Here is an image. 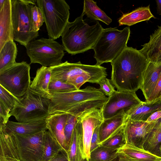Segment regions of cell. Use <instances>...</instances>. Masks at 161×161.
<instances>
[{
    "mask_svg": "<svg viewBox=\"0 0 161 161\" xmlns=\"http://www.w3.org/2000/svg\"><path fill=\"white\" fill-rule=\"evenodd\" d=\"M68 114L62 112H56L49 115L46 118V127L53 136L59 142L67 153L68 150L64 129Z\"/></svg>",
    "mask_w": 161,
    "mask_h": 161,
    "instance_id": "cell-16",
    "label": "cell"
},
{
    "mask_svg": "<svg viewBox=\"0 0 161 161\" xmlns=\"http://www.w3.org/2000/svg\"><path fill=\"white\" fill-rule=\"evenodd\" d=\"M161 144V118L157 122L146 139L143 149L153 153L159 148Z\"/></svg>",
    "mask_w": 161,
    "mask_h": 161,
    "instance_id": "cell-29",
    "label": "cell"
},
{
    "mask_svg": "<svg viewBox=\"0 0 161 161\" xmlns=\"http://www.w3.org/2000/svg\"><path fill=\"white\" fill-rule=\"evenodd\" d=\"M161 118V110L155 112L150 115L146 121L147 122H153Z\"/></svg>",
    "mask_w": 161,
    "mask_h": 161,
    "instance_id": "cell-41",
    "label": "cell"
},
{
    "mask_svg": "<svg viewBox=\"0 0 161 161\" xmlns=\"http://www.w3.org/2000/svg\"><path fill=\"white\" fill-rule=\"evenodd\" d=\"M159 151L160 153L161 154V144L159 148Z\"/></svg>",
    "mask_w": 161,
    "mask_h": 161,
    "instance_id": "cell-46",
    "label": "cell"
},
{
    "mask_svg": "<svg viewBox=\"0 0 161 161\" xmlns=\"http://www.w3.org/2000/svg\"><path fill=\"white\" fill-rule=\"evenodd\" d=\"M11 0H6L0 9V49L8 41L14 40Z\"/></svg>",
    "mask_w": 161,
    "mask_h": 161,
    "instance_id": "cell-17",
    "label": "cell"
},
{
    "mask_svg": "<svg viewBox=\"0 0 161 161\" xmlns=\"http://www.w3.org/2000/svg\"><path fill=\"white\" fill-rule=\"evenodd\" d=\"M31 28L32 31L38 32L44 22L42 10L37 4L33 5L31 9Z\"/></svg>",
    "mask_w": 161,
    "mask_h": 161,
    "instance_id": "cell-32",
    "label": "cell"
},
{
    "mask_svg": "<svg viewBox=\"0 0 161 161\" xmlns=\"http://www.w3.org/2000/svg\"><path fill=\"white\" fill-rule=\"evenodd\" d=\"M157 120L150 123L127 118L124 125L126 144L144 149V144Z\"/></svg>",
    "mask_w": 161,
    "mask_h": 161,
    "instance_id": "cell-13",
    "label": "cell"
},
{
    "mask_svg": "<svg viewBox=\"0 0 161 161\" xmlns=\"http://www.w3.org/2000/svg\"><path fill=\"white\" fill-rule=\"evenodd\" d=\"M37 0H11L14 40L25 47L39 36V32L32 31L31 9Z\"/></svg>",
    "mask_w": 161,
    "mask_h": 161,
    "instance_id": "cell-8",
    "label": "cell"
},
{
    "mask_svg": "<svg viewBox=\"0 0 161 161\" xmlns=\"http://www.w3.org/2000/svg\"><path fill=\"white\" fill-rule=\"evenodd\" d=\"M161 110V100L150 102H142L135 106L126 114L127 119L146 121L156 111Z\"/></svg>",
    "mask_w": 161,
    "mask_h": 161,
    "instance_id": "cell-24",
    "label": "cell"
},
{
    "mask_svg": "<svg viewBox=\"0 0 161 161\" xmlns=\"http://www.w3.org/2000/svg\"><path fill=\"white\" fill-rule=\"evenodd\" d=\"M6 0H0V9L3 7Z\"/></svg>",
    "mask_w": 161,
    "mask_h": 161,
    "instance_id": "cell-45",
    "label": "cell"
},
{
    "mask_svg": "<svg viewBox=\"0 0 161 161\" xmlns=\"http://www.w3.org/2000/svg\"><path fill=\"white\" fill-rule=\"evenodd\" d=\"M142 46L139 51L149 62L161 63V25L150 36L149 42Z\"/></svg>",
    "mask_w": 161,
    "mask_h": 161,
    "instance_id": "cell-18",
    "label": "cell"
},
{
    "mask_svg": "<svg viewBox=\"0 0 161 161\" xmlns=\"http://www.w3.org/2000/svg\"><path fill=\"white\" fill-rule=\"evenodd\" d=\"M77 90L78 89L72 85L55 80H51L48 87L50 93H64Z\"/></svg>",
    "mask_w": 161,
    "mask_h": 161,
    "instance_id": "cell-33",
    "label": "cell"
},
{
    "mask_svg": "<svg viewBox=\"0 0 161 161\" xmlns=\"http://www.w3.org/2000/svg\"><path fill=\"white\" fill-rule=\"evenodd\" d=\"M78 119L67 154L69 161H89L83 156L82 127L80 120Z\"/></svg>",
    "mask_w": 161,
    "mask_h": 161,
    "instance_id": "cell-21",
    "label": "cell"
},
{
    "mask_svg": "<svg viewBox=\"0 0 161 161\" xmlns=\"http://www.w3.org/2000/svg\"><path fill=\"white\" fill-rule=\"evenodd\" d=\"M100 125L95 129L93 133L91 140L90 148V152L100 145V142L99 136Z\"/></svg>",
    "mask_w": 161,
    "mask_h": 161,
    "instance_id": "cell-39",
    "label": "cell"
},
{
    "mask_svg": "<svg viewBox=\"0 0 161 161\" xmlns=\"http://www.w3.org/2000/svg\"><path fill=\"white\" fill-rule=\"evenodd\" d=\"M19 98L0 85V102L10 111L13 110Z\"/></svg>",
    "mask_w": 161,
    "mask_h": 161,
    "instance_id": "cell-34",
    "label": "cell"
},
{
    "mask_svg": "<svg viewBox=\"0 0 161 161\" xmlns=\"http://www.w3.org/2000/svg\"><path fill=\"white\" fill-rule=\"evenodd\" d=\"M98 84L100 85L101 90L106 96L108 97L116 91L115 87L112 84L110 80L106 77L102 79Z\"/></svg>",
    "mask_w": 161,
    "mask_h": 161,
    "instance_id": "cell-36",
    "label": "cell"
},
{
    "mask_svg": "<svg viewBox=\"0 0 161 161\" xmlns=\"http://www.w3.org/2000/svg\"><path fill=\"white\" fill-rule=\"evenodd\" d=\"M64 152L66 153L51 133L48 130H46L44 136L42 161H47L59 153Z\"/></svg>",
    "mask_w": 161,
    "mask_h": 161,
    "instance_id": "cell-27",
    "label": "cell"
},
{
    "mask_svg": "<svg viewBox=\"0 0 161 161\" xmlns=\"http://www.w3.org/2000/svg\"><path fill=\"white\" fill-rule=\"evenodd\" d=\"M126 119L125 114L122 112L112 118L104 119L99 126L100 145L118 131L123 126Z\"/></svg>",
    "mask_w": 161,
    "mask_h": 161,
    "instance_id": "cell-22",
    "label": "cell"
},
{
    "mask_svg": "<svg viewBox=\"0 0 161 161\" xmlns=\"http://www.w3.org/2000/svg\"><path fill=\"white\" fill-rule=\"evenodd\" d=\"M124 125L116 133L106 140L101 145L116 150L122 147L126 144L124 133Z\"/></svg>",
    "mask_w": 161,
    "mask_h": 161,
    "instance_id": "cell-31",
    "label": "cell"
},
{
    "mask_svg": "<svg viewBox=\"0 0 161 161\" xmlns=\"http://www.w3.org/2000/svg\"><path fill=\"white\" fill-rule=\"evenodd\" d=\"M161 73V63L149 62L145 71L140 89L148 100Z\"/></svg>",
    "mask_w": 161,
    "mask_h": 161,
    "instance_id": "cell-19",
    "label": "cell"
},
{
    "mask_svg": "<svg viewBox=\"0 0 161 161\" xmlns=\"http://www.w3.org/2000/svg\"><path fill=\"white\" fill-rule=\"evenodd\" d=\"M30 69L26 62H17L0 72V85L16 97H21L30 87Z\"/></svg>",
    "mask_w": 161,
    "mask_h": 161,
    "instance_id": "cell-10",
    "label": "cell"
},
{
    "mask_svg": "<svg viewBox=\"0 0 161 161\" xmlns=\"http://www.w3.org/2000/svg\"><path fill=\"white\" fill-rule=\"evenodd\" d=\"M161 100V73L153 91L147 102Z\"/></svg>",
    "mask_w": 161,
    "mask_h": 161,
    "instance_id": "cell-37",
    "label": "cell"
},
{
    "mask_svg": "<svg viewBox=\"0 0 161 161\" xmlns=\"http://www.w3.org/2000/svg\"><path fill=\"white\" fill-rule=\"evenodd\" d=\"M46 119L23 122L8 120L4 125H0V131L8 134L15 133L23 135L34 134L47 130Z\"/></svg>",
    "mask_w": 161,
    "mask_h": 161,
    "instance_id": "cell-15",
    "label": "cell"
},
{
    "mask_svg": "<svg viewBox=\"0 0 161 161\" xmlns=\"http://www.w3.org/2000/svg\"><path fill=\"white\" fill-rule=\"evenodd\" d=\"M155 18L151 13L150 6L139 7L131 12L124 14L118 20L119 25L130 26L139 22Z\"/></svg>",
    "mask_w": 161,
    "mask_h": 161,
    "instance_id": "cell-25",
    "label": "cell"
},
{
    "mask_svg": "<svg viewBox=\"0 0 161 161\" xmlns=\"http://www.w3.org/2000/svg\"><path fill=\"white\" fill-rule=\"evenodd\" d=\"M78 118L68 114V119L64 129V134L68 149L71 142L74 130L78 122Z\"/></svg>",
    "mask_w": 161,
    "mask_h": 161,
    "instance_id": "cell-35",
    "label": "cell"
},
{
    "mask_svg": "<svg viewBox=\"0 0 161 161\" xmlns=\"http://www.w3.org/2000/svg\"><path fill=\"white\" fill-rule=\"evenodd\" d=\"M17 48L13 40L7 42L0 49V72L8 68L17 62Z\"/></svg>",
    "mask_w": 161,
    "mask_h": 161,
    "instance_id": "cell-26",
    "label": "cell"
},
{
    "mask_svg": "<svg viewBox=\"0 0 161 161\" xmlns=\"http://www.w3.org/2000/svg\"><path fill=\"white\" fill-rule=\"evenodd\" d=\"M157 5V13L160 15H161V0H156Z\"/></svg>",
    "mask_w": 161,
    "mask_h": 161,
    "instance_id": "cell-43",
    "label": "cell"
},
{
    "mask_svg": "<svg viewBox=\"0 0 161 161\" xmlns=\"http://www.w3.org/2000/svg\"><path fill=\"white\" fill-rule=\"evenodd\" d=\"M50 94L49 115L62 112L78 118L88 110L102 108L108 98L100 88L91 86L82 89Z\"/></svg>",
    "mask_w": 161,
    "mask_h": 161,
    "instance_id": "cell-2",
    "label": "cell"
},
{
    "mask_svg": "<svg viewBox=\"0 0 161 161\" xmlns=\"http://www.w3.org/2000/svg\"><path fill=\"white\" fill-rule=\"evenodd\" d=\"M118 153L126 161H161V156L128 144L118 149Z\"/></svg>",
    "mask_w": 161,
    "mask_h": 161,
    "instance_id": "cell-20",
    "label": "cell"
},
{
    "mask_svg": "<svg viewBox=\"0 0 161 161\" xmlns=\"http://www.w3.org/2000/svg\"><path fill=\"white\" fill-rule=\"evenodd\" d=\"M46 130L29 135L8 134L0 131V156L20 161H42Z\"/></svg>",
    "mask_w": 161,
    "mask_h": 161,
    "instance_id": "cell-3",
    "label": "cell"
},
{
    "mask_svg": "<svg viewBox=\"0 0 161 161\" xmlns=\"http://www.w3.org/2000/svg\"><path fill=\"white\" fill-rule=\"evenodd\" d=\"M0 161H20L13 157L8 156H0Z\"/></svg>",
    "mask_w": 161,
    "mask_h": 161,
    "instance_id": "cell-42",
    "label": "cell"
},
{
    "mask_svg": "<svg viewBox=\"0 0 161 161\" xmlns=\"http://www.w3.org/2000/svg\"><path fill=\"white\" fill-rule=\"evenodd\" d=\"M36 4L42 10L49 38H59L69 22V6L64 0H37Z\"/></svg>",
    "mask_w": 161,
    "mask_h": 161,
    "instance_id": "cell-7",
    "label": "cell"
},
{
    "mask_svg": "<svg viewBox=\"0 0 161 161\" xmlns=\"http://www.w3.org/2000/svg\"><path fill=\"white\" fill-rule=\"evenodd\" d=\"M10 111L0 102V125H4L9 120Z\"/></svg>",
    "mask_w": 161,
    "mask_h": 161,
    "instance_id": "cell-38",
    "label": "cell"
},
{
    "mask_svg": "<svg viewBox=\"0 0 161 161\" xmlns=\"http://www.w3.org/2000/svg\"><path fill=\"white\" fill-rule=\"evenodd\" d=\"M130 28L119 30L116 28L103 29L92 49L96 64L111 62L127 47Z\"/></svg>",
    "mask_w": 161,
    "mask_h": 161,
    "instance_id": "cell-5",
    "label": "cell"
},
{
    "mask_svg": "<svg viewBox=\"0 0 161 161\" xmlns=\"http://www.w3.org/2000/svg\"><path fill=\"white\" fill-rule=\"evenodd\" d=\"M148 62L139 50L127 46L111 62L112 84L118 91L136 92L140 89Z\"/></svg>",
    "mask_w": 161,
    "mask_h": 161,
    "instance_id": "cell-1",
    "label": "cell"
},
{
    "mask_svg": "<svg viewBox=\"0 0 161 161\" xmlns=\"http://www.w3.org/2000/svg\"><path fill=\"white\" fill-rule=\"evenodd\" d=\"M118 150L101 145L90 152L89 161H111L118 155Z\"/></svg>",
    "mask_w": 161,
    "mask_h": 161,
    "instance_id": "cell-30",
    "label": "cell"
},
{
    "mask_svg": "<svg viewBox=\"0 0 161 161\" xmlns=\"http://www.w3.org/2000/svg\"><path fill=\"white\" fill-rule=\"evenodd\" d=\"M50 99L31 90L19 98L14 108L10 112L19 122L31 121L46 118L49 115Z\"/></svg>",
    "mask_w": 161,
    "mask_h": 161,
    "instance_id": "cell-6",
    "label": "cell"
},
{
    "mask_svg": "<svg viewBox=\"0 0 161 161\" xmlns=\"http://www.w3.org/2000/svg\"><path fill=\"white\" fill-rule=\"evenodd\" d=\"M82 13L73 22H69L61 35L64 50L72 55L92 49L103 28L97 21L92 25L83 19Z\"/></svg>",
    "mask_w": 161,
    "mask_h": 161,
    "instance_id": "cell-4",
    "label": "cell"
},
{
    "mask_svg": "<svg viewBox=\"0 0 161 161\" xmlns=\"http://www.w3.org/2000/svg\"><path fill=\"white\" fill-rule=\"evenodd\" d=\"M30 64L38 63L42 66L51 67L62 63L64 48L55 40L42 38L29 43L25 47Z\"/></svg>",
    "mask_w": 161,
    "mask_h": 161,
    "instance_id": "cell-9",
    "label": "cell"
},
{
    "mask_svg": "<svg viewBox=\"0 0 161 161\" xmlns=\"http://www.w3.org/2000/svg\"><path fill=\"white\" fill-rule=\"evenodd\" d=\"M51 76L50 67L42 66L37 70L36 76L31 82L30 89L43 97L50 99V94L48 87Z\"/></svg>",
    "mask_w": 161,
    "mask_h": 161,
    "instance_id": "cell-23",
    "label": "cell"
},
{
    "mask_svg": "<svg viewBox=\"0 0 161 161\" xmlns=\"http://www.w3.org/2000/svg\"><path fill=\"white\" fill-rule=\"evenodd\" d=\"M47 161H69L66 152L59 153Z\"/></svg>",
    "mask_w": 161,
    "mask_h": 161,
    "instance_id": "cell-40",
    "label": "cell"
},
{
    "mask_svg": "<svg viewBox=\"0 0 161 161\" xmlns=\"http://www.w3.org/2000/svg\"><path fill=\"white\" fill-rule=\"evenodd\" d=\"M102 108L103 119L112 118L124 112L126 114L132 108L141 103L136 92L116 91L108 97Z\"/></svg>",
    "mask_w": 161,
    "mask_h": 161,
    "instance_id": "cell-12",
    "label": "cell"
},
{
    "mask_svg": "<svg viewBox=\"0 0 161 161\" xmlns=\"http://www.w3.org/2000/svg\"><path fill=\"white\" fill-rule=\"evenodd\" d=\"M82 13L91 19L100 21L108 25L112 19L97 5V3L92 0H84Z\"/></svg>",
    "mask_w": 161,
    "mask_h": 161,
    "instance_id": "cell-28",
    "label": "cell"
},
{
    "mask_svg": "<svg viewBox=\"0 0 161 161\" xmlns=\"http://www.w3.org/2000/svg\"><path fill=\"white\" fill-rule=\"evenodd\" d=\"M78 118L82 127V148L83 156L88 160L90 157L91 138L95 129L103 120L101 109L95 108L86 111Z\"/></svg>",
    "mask_w": 161,
    "mask_h": 161,
    "instance_id": "cell-14",
    "label": "cell"
},
{
    "mask_svg": "<svg viewBox=\"0 0 161 161\" xmlns=\"http://www.w3.org/2000/svg\"><path fill=\"white\" fill-rule=\"evenodd\" d=\"M50 67L52 72L51 80L66 83L70 79L81 75H89L99 81L107 76V69L105 67L96 64H83L80 61L75 63L66 61Z\"/></svg>",
    "mask_w": 161,
    "mask_h": 161,
    "instance_id": "cell-11",
    "label": "cell"
},
{
    "mask_svg": "<svg viewBox=\"0 0 161 161\" xmlns=\"http://www.w3.org/2000/svg\"><path fill=\"white\" fill-rule=\"evenodd\" d=\"M111 161H126V160L122 158L119 154H118L117 156L114 158Z\"/></svg>",
    "mask_w": 161,
    "mask_h": 161,
    "instance_id": "cell-44",
    "label": "cell"
}]
</instances>
